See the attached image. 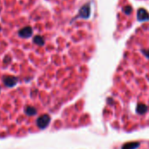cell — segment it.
Segmentation results:
<instances>
[{"instance_id":"cell-1","label":"cell","mask_w":149,"mask_h":149,"mask_svg":"<svg viewBox=\"0 0 149 149\" xmlns=\"http://www.w3.org/2000/svg\"><path fill=\"white\" fill-rule=\"evenodd\" d=\"M50 120H51L50 116L45 114V115L40 116V117L38 119V120H37V125H38V127L39 128L44 129V128H45V127L48 126Z\"/></svg>"},{"instance_id":"cell-2","label":"cell","mask_w":149,"mask_h":149,"mask_svg":"<svg viewBox=\"0 0 149 149\" xmlns=\"http://www.w3.org/2000/svg\"><path fill=\"white\" fill-rule=\"evenodd\" d=\"M32 34V29L30 26H25L18 31V35L23 38H30Z\"/></svg>"},{"instance_id":"cell-3","label":"cell","mask_w":149,"mask_h":149,"mask_svg":"<svg viewBox=\"0 0 149 149\" xmlns=\"http://www.w3.org/2000/svg\"><path fill=\"white\" fill-rule=\"evenodd\" d=\"M3 83L5 84L6 86L11 87V86H14L17 83V79L13 76H7L3 79Z\"/></svg>"},{"instance_id":"cell-4","label":"cell","mask_w":149,"mask_h":149,"mask_svg":"<svg viewBox=\"0 0 149 149\" xmlns=\"http://www.w3.org/2000/svg\"><path fill=\"white\" fill-rule=\"evenodd\" d=\"M140 146L139 143H134V142H131V143H127V144H125L122 149H136L138 147Z\"/></svg>"},{"instance_id":"cell-5","label":"cell","mask_w":149,"mask_h":149,"mask_svg":"<svg viewBox=\"0 0 149 149\" xmlns=\"http://www.w3.org/2000/svg\"><path fill=\"white\" fill-rule=\"evenodd\" d=\"M25 113L29 116H32V115H35L37 113V110L34 108V107H27L25 110H24Z\"/></svg>"},{"instance_id":"cell-6","label":"cell","mask_w":149,"mask_h":149,"mask_svg":"<svg viewBox=\"0 0 149 149\" xmlns=\"http://www.w3.org/2000/svg\"><path fill=\"white\" fill-rule=\"evenodd\" d=\"M34 43L38 45H43L45 44V39L41 36H36L34 38Z\"/></svg>"},{"instance_id":"cell-7","label":"cell","mask_w":149,"mask_h":149,"mask_svg":"<svg viewBox=\"0 0 149 149\" xmlns=\"http://www.w3.org/2000/svg\"><path fill=\"white\" fill-rule=\"evenodd\" d=\"M0 30H1V27H0Z\"/></svg>"}]
</instances>
